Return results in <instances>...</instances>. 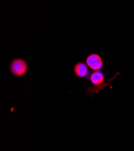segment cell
<instances>
[{
    "mask_svg": "<svg viewBox=\"0 0 134 151\" xmlns=\"http://www.w3.org/2000/svg\"><path fill=\"white\" fill-rule=\"evenodd\" d=\"M118 74H120V72L114 76L113 79L106 81L105 79V74L102 71H95L91 72L89 81L92 84L93 86L88 88V93L93 97V95L94 93H99L110 84L111 82L116 78Z\"/></svg>",
    "mask_w": 134,
    "mask_h": 151,
    "instance_id": "1",
    "label": "cell"
},
{
    "mask_svg": "<svg viewBox=\"0 0 134 151\" xmlns=\"http://www.w3.org/2000/svg\"><path fill=\"white\" fill-rule=\"evenodd\" d=\"M9 68L11 74L15 77L21 78L28 72V64L25 59L21 58H16L11 60Z\"/></svg>",
    "mask_w": 134,
    "mask_h": 151,
    "instance_id": "2",
    "label": "cell"
},
{
    "mask_svg": "<svg viewBox=\"0 0 134 151\" xmlns=\"http://www.w3.org/2000/svg\"><path fill=\"white\" fill-rule=\"evenodd\" d=\"M86 63L89 68L93 71H103L105 65L102 57L97 53H91L89 55L86 60Z\"/></svg>",
    "mask_w": 134,
    "mask_h": 151,
    "instance_id": "3",
    "label": "cell"
},
{
    "mask_svg": "<svg viewBox=\"0 0 134 151\" xmlns=\"http://www.w3.org/2000/svg\"><path fill=\"white\" fill-rule=\"evenodd\" d=\"M74 73L77 77L84 81H89L91 71L86 62L79 61L74 67Z\"/></svg>",
    "mask_w": 134,
    "mask_h": 151,
    "instance_id": "4",
    "label": "cell"
}]
</instances>
